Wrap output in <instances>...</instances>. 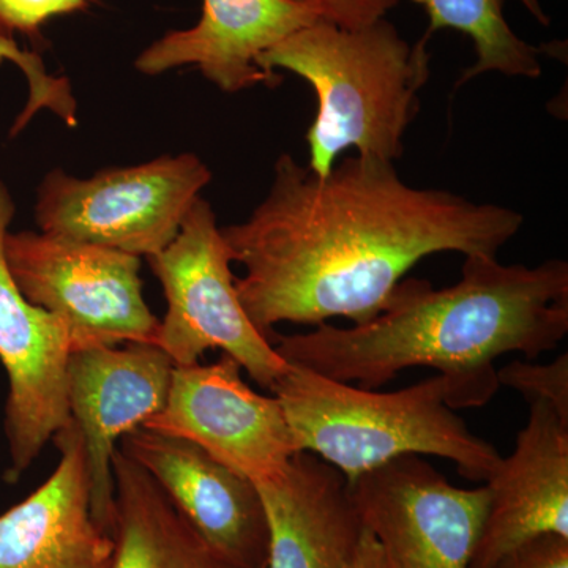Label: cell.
<instances>
[{
	"instance_id": "8",
	"label": "cell",
	"mask_w": 568,
	"mask_h": 568,
	"mask_svg": "<svg viewBox=\"0 0 568 568\" xmlns=\"http://www.w3.org/2000/svg\"><path fill=\"white\" fill-rule=\"evenodd\" d=\"M347 485L386 568L470 567L488 510L487 485L455 487L414 455Z\"/></svg>"
},
{
	"instance_id": "19",
	"label": "cell",
	"mask_w": 568,
	"mask_h": 568,
	"mask_svg": "<svg viewBox=\"0 0 568 568\" xmlns=\"http://www.w3.org/2000/svg\"><path fill=\"white\" fill-rule=\"evenodd\" d=\"M3 61L14 63L29 84L28 104L14 122L11 136L20 133L43 108L58 114L67 125H77V102L67 78L51 77L43 59L36 51L22 50L14 39L0 36V63Z\"/></svg>"
},
{
	"instance_id": "18",
	"label": "cell",
	"mask_w": 568,
	"mask_h": 568,
	"mask_svg": "<svg viewBox=\"0 0 568 568\" xmlns=\"http://www.w3.org/2000/svg\"><path fill=\"white\" fill-rule=\"evenodd\" d=\"M425 7L429 18L426 36L440 29H454L465 33L474 43L476 62L462 74L455 84V91L467 81L488 73L506 77L537 80L541 77L540 50L519 39L504 17L507 0H418ZM526 9L544 26L549 18L538 0H521Z\"/></svg>"
},
{
	"instance_id": "20",
	"label": "cell",
	"mask_w": 568,
	"mask_h": 568,
	"mask_svg": "<svg viewBox=\"0 0 568 568\" xmlns=\"http://www.w3.org/2000/svg\"><path fill=\"white\" fill-rule=\"evenodd\" d=\"M500 386L514 388L529 405L545 403L562 420L568 422V354H560L551 364L538 365L514 361L497 368Z\"/></svg>"
},
{
	"instance_id": "22",
	"label": "cell",
	"mask_w": 568,
	"mask_h": 568,
	"mask_svg": "<svg viewBox=\"0 0 568 568\" xmlns=\"http://www.w3.org/2000/svg\"><path fill=\"white\" fill-rule=\"evenodd\" d=\"M316 14L317 20L343 29H358L386 18L399 0H290Z\"/></svg>"
},
{
	"instance_id": "9",
	"label": "cell",
	"mask_w": 568,
	"mask_h": 568,
	"mask_svg": "<svg viewBox=\"0 0 568 568\" xmlns=\"http://www.w3.org/2000/svg\"><path fill=\"white\" fill-rule=\"evenodd\" d=\"M142 428L190 440L254 484L278 476L298 454L278 398L254 392L226 354L174 365L166 405Z\"/></svg>"
},
{
	"instance_id": "17",
	"label": "cell",
	"mask_w": 568,
	"mask_h": 568,
	"mask_svg": "<svg viewBox=\"0 0 568 568\" xmlns=\"http://www.w3.org/2000/svg\"><path fill=\"white\" fill-rule=\"evenodd\" d=\"M111 568H239L183 519L156 481L121 448L112 458Z\"/></svg>"
},
{
	"instance_id": "5",
	"label": "cell",
	"mask_w": 568,
	"mask_h": 568,
	"mask_svg": "<svg viewBox=\"0 0 568 568\" xmlns=\"http://www.w3.org/2000/svg\"><path fill=\"white\" fill-rule=\"evenodd\" d=\"M148 263L168 302L155 345L173 364H197L207 351L220 349L261 387L272 390L287 364L241 304L231 272L233 260L211 204L197 197L174 241L149 256Z\"/></svg>"
},
{
	"instance_id": "15",
	"label": "cell",
	"mask_w": 568,
	"mask_h": 568,
	"mask_svg": "<svg viewBox=\"0 0 568 568\" xmlns=\"http://www.w3.org/2000/svg\"><path fill=\"white\" fill-rule=\"evenodd\" d=\"M317 21L290 0H204L203 17L186 31L168 32L138 55V71L156 77L175 67L196 65L224 92L253 85L274 88L280 78L257 67V58Z\"/></svg>"
},
{
	"instance_id": "3",
	"label": "cell",
	"mask_w": 568,
	"mask_h": 568,
	"mask_svg": "<svg viewBox=\"0 0 568 568\" xmlns=\"http://www.w3.org/2000/svg\"><path fill=\"white\" fill-rule=\"evenodd\" d=\"M428 40L425 33L410 44L386 18L358 29L317 20L257 58L265 73L287 70L315 89L316 118L305 136L313 173L327 174L351 148L402 159L429 78Z\"/></svg>"
},
{
	"instance_id": "10",
	"label": "cell",
	"mask_w": 568,
	"mask_h": 568,
	"mask_svg": "<svg viewBox=\"0 0 568 568\" xmlns=\"http://www.w3.org/2000/svg\"><path fill=\"white\" fill-rule=\"evenodd\" d=\"M174 364L152 343L73 351L67 362V403L80 433L93 519L111 534L112 458L118 443L166 405Z\"/></svg>"
},
{
	"instance_id": "21",
	"label": "cell",
	"mask_w": 568,
	"mask_h": 568,
	"mask_svg": "<svg viewBox=\"0 0 568 568\" xmlns=\"http://www.w3.org/2000/svg\"><path fill=\"white\" fill-rule=\"evenodd\" d=\"M92 0H0V36L13 39L14 33L40 36L41 26L50 18L73 13L91 6Z\"/></svg>"
},
{
	"instance_id": "16",
	"label": "cell",
	"mask_w": 568,
	"mask_h": 568,
	"mask_svg": "<svg viewBox=\"0 0 568 568\" xmlns=\"http://www.w3.org/2000/svg\"><path fill=\"white\" fill-rule=\"evenodd\" d=\"M256 487L267 521V568L347 567L364 526L339 470L298 452Z\"/></svg>"
},
{
	"instance_id": "24",
	"label": "cell",
	"mask_w": 568,
	"mask_h": 568,
	"mask_svg": "<svg viewBox=\"0 0 568 568\" xmlns=\"http://www.w3.org/2000/svg\"><path fill=\"white\" fill-rule=\"evenodd\" d=\"M346 568H386L379 545H377L376 538L372 536L369 530L365 528L362 530L357 548H355L353 558H351Z\"/></svg>"
},
{
	"instance_id": "11",
	"label": "cell",
	"mask_w": 568,
	"mask_h": 568,
	"mask_svg": "<svg viewBox=\"0 0 568 568\" xmlns=\"http://www.w3.org/2000/svg\"><path fill=\"white\" fill-rule=\"evenodd\" d=\"M14 211L13 197L0 181V362L9 376L3 422L11 462L9 481H18L70 422L69 334L58 317L26 298L11 275L6 237Z\"/></svg>"
},
{
	"instance_id": "6",
	"label": "cell",
	"mask_w": 568,
	"mask_h": 568,
	"mask_svg": "<svg viewBox=\"0 0 568 568\" xmlns=\"http://www.w3.org/2000/svg\"><path fill=\"white\" fill-rule=\"evenodd\" d=\"M211 179L193 153L112 168L89 179L54 170L41 182L36 220L41 233L149 257L174 241Z\"/></svg>"
},
{
	"instance_id": "23",
	"label": "cell",
	"mask_w": 568,
	"mask_h": 568,
	"mask_svg": "<svg viewBox=\"0 0 568 568\" xmlns=\"http://www.w3.org/2000/svg\"><path fill=\"white\" fill-rule=\"evenodd\" d=\"M493 568H568V537L547 534L511 549Z\"/></svg>"
},
{
	"instance_id": "2",
	"label": "cell",
	"mask_w": 568,
	"mask_h": 568,
	"mask_svg": "<svg viewBox=\"0 0 568 568\" xmlns=\"http://www.w3.org/2000/svg\"><path fill=\"white\" fill-rule=\"evenodd\" d=\"M567 334V261L528 267L474 254L454 286L403 278L368 323L321 324L308 334L276 335L274 346L286 364L368 390L407 368H435L450 384L448 407L467 409L488 405L499 390L497 358H537Z\"/></svg>"
},
{
	"instance_id": "1",
	"label": "cell",
	"mask_w": 568,
	"mask_h": 568,
	"mask_svg": "<svg viewBox=\"0 0 568 568\" xmlns=\"http://www.w3.org/2000/svg\"><path fill=\"white\" fill-rule=\"evenodd\" d=\"M525 216L447 190L407 185L394 162L347 156L317 175L283 153L263 203L220 227L241 304L274 343L276 324H365L426 256H499Z\"/></svg>"
},
{
	"instance_id": "13",
	"label": "cell",
	"mask_w": 568,
	"mask_h": 568,
	"mask_svg": "<svg viewBox=\"0 0 568 568\" xmlns=\"http://www.w3.org/2000/svg\"><path fill=\"white\" fill-rule=\"evenodd\" d=\"M510 457L487 480L489 503L469 568H493L526 541L568 537V422L532 403Z\"/></svg>"
},
{
	"instance_id": "7",
	"label": "cell",
	"mask_w": 568,
	"mask_h": 568,
	"mask_svg": "<svg viewBox=\"0 0 568 568\" xmlns=\"http://www.w3.org/2000/svg\"><path fill=\"white\" fill-rule=\"evenodd\" d=\"M6 256L26 298L65 325L70 353L155 345L160 320L142 295L141 257L32 231L7 234Z\"/></svg>"
},
{
	"instance_id": "4",
	"label": "cell",
	"mask_w": 568,
	"mask_h": 568,
	"mask_svg": "<svg viewBox=\"0 0 568 568\" xmlns=\"http://www.w3.org/2000/svg\"><path fill=\"white\" fill-rule=\"evenodd\" d=\"M272 392L298 452L324 459L347 484L410 455L448 459L459 476L487 481L503 459L448 407L450 384L440 375L375 392L287 364Z\"/></svg>"
},
{
	"instance_id": "14",
	"label": "cell",
	"mask_w": 568,
	"mask_h": 568,
	"mask_svg": "<svg viewBox=\"0 0 568 568\" xmlns=\"http://www.w3.org/2000/svg\"><path fill=\"white\" fill-rule=\"evenodd\" d=\"M52 440L54 473L0 515V568H111L114 540L93 519L80 433L70 420Z\"/></svg>"
},
{
	"instance_id": "12",
	"label": "cell",
	"mask_w": 568,
	"mask_h": 568,
	"mask_svg": "<svg viewBox=\"0 0 568 568\" xmlns=\"http://www.w3.org/2000/svg\"><path fill=\"white\" fill-rule=\"evenodd\" d=\"M119 444L219 555L239 568H267V521L253 480L181 437L140 428Z\"/></svg>"
}]
</instances>
